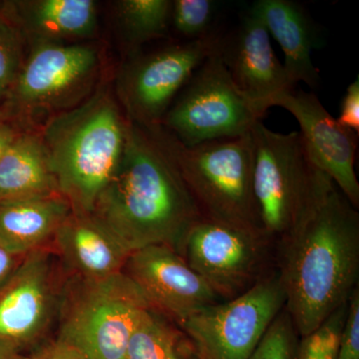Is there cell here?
<instances>
[{"label":"cell","mask_w":359,"mask_h":359,"mask_svg":"<svg viewBox=\"0 0 359 359\" xmlns=\"http://www.w3.org/2000/svg\"><path fill=\"white\" fill-rule=\"evenodd\" d=\"M283 237L280 283L299 337L346 304L359 278V215L318 170L308 199Z\"/></svg>","instance_id":"6da1fadb"},{"label":"cell","mask_w":359,"mask_h":359,"mask_svg":"<svg viewBox=\"0 0 359 359\" xmlns=\"http://www.w3.org/2000/svg\"><path fill=\"white\" fill-rule=\"evenodd\" d=\"M93 212L131 252L165 245L181 254L187 231L202 218L158 127L131 121L119 169Z\"/></svg>","instance_id":"7a4b0ae2"},{"label":"cell","mask_w":359,"mask_h":359,"mask_svg":"<svg viewBox=\"0 0 359 359\" xmlns=\"http://www.w3.org/2000/svg\"><path fill=\"white\" fill-rule=\"evenodd\" d=\"M129 121L107 90L53 118L43 142L61 196L73 212H93L121 163Z\"/></svg>","instance_id":"3957f363"},{"label":"cell","mask_w":359,"mask_h":359,"mask_svg":"<svg viewBox=\"0 0 359 359\" xmlns=\"http://www.w3.org/2000/svg\"><path fill=\"white\" fill-rule=\"evenodd\" d=\"M158 129L203 218L264 233L252 188L250 131L187 147L162 127Z\"/></svg>","instance_id":"277c9868"},{"label":"cell","mask_w":359,"mask_h":359,"mask_svg":"<svg viewBox=\"0 0 359 359\" xmlns=\"http://www.w3.org/2000/svg\"><path fill=\"white\" fill-rule=\"evenodd\" d=\"M149 309L150 302L123 271L97 280L72 276L61 294L57 339L85 359H125Z\"/></svg>","instance_id":"5b68a950"},{"label":"cell","mask_w":359,"mask_h":359,"mask_svg":"<svg viewBox=\"0 0 359 359\" xmlns=\"http://www.w3.org/2000/svg\"><path fill=\"white\" fill-rule=\"evenodd\" d=\"M261 119L231 79L219 48L180 91L160 126L182 145L191 147L243 136Z\"/></svg>","instance_id":"8992f818"},{"label":"cell","mask_w":359,"mask_h":359,"mask_svg":"<svg viewBox=\"0 0 359 359\" xmlns=\"http://www.w3.org/2000/svg\"><path fill=\"white\" fill-rule=\"evenodd\" d=\"M250 135L252 188L262 229L266 236H283L308 199L318 170L309 159L299 132H273L259 120Z\"/></svg>","instance_id":"52a82bcc"},{"label":"cell","mask_w":359,"mask_h":359,"mask_svg":"<svg viewBox=\"0 0 359 359\" xmlns=\"http://www.w3.org/2000/svg\"><path fill=\"white\" fill-rule=\"evenodd\" d=\"M285 306L280 276H273L235 299L205 306L181 327L201 359H249Z\"/></svg>","instance_id":"ba28073f"},{"label":"cell","mask_w":359,"mask_h":359,"mask_svg":"<svg viewBox=\"0 0 359 359\" xmlns=\"http://www.w3.org/2000/svg\"><path fill=\"white\" fill-rule=\"evenodd\" d=\"M222 39H205L170 45L135 59L127 68L121 94L131 122L146 128L160 126L180 91L205 59L218 51Z\"/></svg>","instance_id":"9c48e42d"},{"label":"cell","mask_w":359,"mask_h":359,"mask_svg":"<svg viewBox=\"0 0 359 359\" xmlns=\"http://www.w3.org/2000/svg\"><path fill=\"white\" fill-rule=\"evenodd\" d=\"M263 231L201 218L187 231L181 255L219 299L230 301L259 280Z\"/></svg>","instance_id":"30bf717a"},{"label":"cell","mask_w":359,"mask_h":359,"mask_svg":"<svg viewBox=\"0 0 359 359\" xmlns=\"http://www.w3.org/2000/svg\"><path fill=\"white\" fill-rule=\"evenodd\" d=\"M54 252H29L0 290V344L20 353L41 339L56 313L59 287Z\"/></svg>","instance_id":"8fae6325"},{"label":"cell","mask_w":359,"mask_h":359,"mask_svg":"<svg viewBox=\"0 0 359 359\" xmlns=\"http://www.w3.org/2000/svg\"><path fill=\"white\" fill-rule=\"evenodd\" d=\"M97 66L93 47L40 40L14 81V98L23 110L60 107L88 86Z\"/></svg>","instance_id":"7c38bea8"},{"label":"cell","mask_w":359,"mask_h":359,"mask_svg":"<svg viewBox=\"0 0 359 359\" xmlns=\"http://www.w3.org/2000/svg\"><path fill=\"white\" fill-rule=\"evenodd\" d=\"M273 106L289 111L299 122V135L316 169L334 181L354 208L359 207L355 173L358 135L342 126L313 93L292 89L273 99Z\"/></svg>","instance_id":"4fadbf2b"},{"label":"cell","mask_w":359,"mask_h":359,"mask_svg":"<svg viewBox=\"0 0 359 359\" xmlns=\"http://www.w3.org/2000/svg\"><path fill=\"white\" fill-rule=\"evenodd\" d=\"M123 273L131 278L153 309L176 318L181 325L218 295L173 248L149 245L131 252Z\"/></svg>","instance_id":"5bb4252c"},{"label":"cell","mask_w":359,"mask_h":359,"mask_svg":"<svg viewBox=\"0 0 359 359\" xmlns=\"http://www.w3.org/2000/svg\"><path fill=\"white\" fill-rule=\"evenodd\" d=\"M269 36L259 16L250 11L235 32L223 36L219 47L231 79L261 117L276 97L294 88Z\"/></svg>","instance_id":"9a60e30c"},{"label":"cell","mask_w":359,"mask_h":359,"mask_svg":"<svg viewBox=\"0 0 359 359\" xmlns=\"http://www.w3.org/2000/svg\"><path fill=\"white\" fill-rule=\"evenodd\" d=\"M52 244L72 276L97 280L121 273L131 252L94 212H71Z\"/></svg>","instance_id":"2e32d148"},{"label":"cell","mask_w":359,"mask_h":359,"mask_svg":"<svg viewBox=\"0 0 359 359\" xmlns=\"http://www.w3.org/2000/svg\"><path fill=\"white\" fill-rule=\"evenodd\" d=\"M72 212L63 196L0 202V247L16 257L46 247Z\"/></svg>","instance_id":"e0dca14e"},{"label":"cell","mask_w":359,"mask_h":359,"mask_svg":"<svg viewBox=\"0 0 359 359\" xmlns=\"http://www.w3.org/2000/svg\"><path fill=\"white\" fill-rule=\"evenodd\" d=\"M250 11L282 48L283 65L292 85L304 82L316 88L320 81V73L311 60L316 34L304 7L290 0H259Z\"/></svg>","instance_id":"ac0fdd59"},{"label":"cell","mask_w":359,"mask_h":359,"mask_svg":"<svg viewBox=\"0 0 359 359\" xmlns=\"http://www.w3.org/2000/svg\"><path fill=\"white\" fill-rule=\"evenodd\" d=\"M57 194L41 136L18 135L0 159V202Z\"/></svg>","instance_id":"d6986e66"},{"label":"cell","mask_w":359,"mask_h":359,"mask_svg":"<svg viewBox=\"0 0 359 359\" xmlns=\"http://www.w3.org/2000/svg\"><path fill=\"white\" fill-rule=\"evenodd\" d=\"M26 26L40 40L81 39L95 30L97 11L92 0H36L23 2Z\"/></svg>","instance_id":"ffe728a7"},{"label":"cell","mask_w":359,"mask_h":359,"mask_svg":"<svg viewBox=\"0 0 359 359\" xmlns=\"http://www.w3.org/2000/svg\"><path fill=\"white\" fill-rule=\"evenodd\" d=\"M125 359H201L192 342L171 323L149 309L130 339Z\"/></svg>","instance_id":"44dd1931"},{"label":"cell","mask_w":359,"mask_h":359,"mask_svg":"<svg viewBox=\"0 0 359 359\" xmlns=\"http://www.w3.org/2000/svg\"><path fill=\"white\" fill-rule=\"evenodd\" d=\"M170 0H121L116 4L117 16L126 39L140 45L164 37L170 27Z\"/></svg>","instance_id":"7402d4cb"},{"label":"cell","mask_w":359,"mask_h":359,"mask_svg":"<svg viewBox=\"0 0 359 359\" xmlns=\"http://www.w3.org/2000/svg\"><path fill=\"white\" fill-rule=\"evenodd\" d=\"M215 13L216 4L211 0H175L170 25L186 41L205 39L215 33L212 30Z\"/></svg>","instance_id":"603a6c76"},{"label":"cell","mask_w":359,"mask_h":359,"mask_svg":"<svg viewBox=\"0 0 359 359\" xmlns=\"http://www.w3.org/2000/svg\"><path fill=\"white\" fill-rule=\"evenodd\" d=\"M299 337L289 313L283 309L249 359H299Z\"/></svg>","instance_id":"cb8c5ba5"},{"label":"cell","mask_w":359,"mask_h":359,"mask_svg":"<svg viewBox=\"0 0 359 359\" xmlns=\"http://www.w3.org/2000/svg\"><path fill=\"white\" fill-rule=\"evenodd\" d=\"M347 302L334 311L313 334L302 337L299 359H335L342 325L346 320Z\"/></svg>","instance_id":"d4e9b609"},{"label":"cell","mask_w":359,"mask_h":359,"mask_svg":"<svg viewBox=\"0 0 359 359\" xmlns=\"http://www.w3.org/2000/svg\"><path fill=\"white\" fill-rule=\"evenodd\" d=\"M23 65L22 44L18 30L0 18V86H13Z\"/></svg>","instance_id":"484cf974"},{"label":"cell","mask_w":359,"mask_h":359,"mask_svg":"<svg viewBox=\"0 0 359 359\" xmlns=\"http://www.w3.org/2000/svg\"><path fill=\"white\" fill-rule=\"evenodd\" d=\"M335 359H359V289L347 301L346 320L340 332Z\"/></svg>","instance_id":"4316f807"},{"label":"cell","mask_w":359,"mask_h":359,"mask_svg":"<svg viewBox=\"0 0 359 359\" xmlns=\"http://www.w3.org/2000/svg\"><path fill=\"white\" fill-rule=\"evenodd\" d=\"M337 121L359 134V78L347 87L340 104V114Z\"/></svg>","instance_id":"83f0119b"},{"label":"cell","mask_w":359,"mask_h":359,"mask_svg":"<svg viewBox=\"0 0 359 359\" xmlns=\"http://www.w3.org/2000/svg\"><path fill=\"white\" fill-rule=\"evenodd\" d=\"M21 359H85L79 351L69 344L56 339L50 344L42 346L28 356H22Z\"/></svg>","instance_id":"f1b7e54d"},{"label":"cell","mask_w":359,"mask_h":359,"mask_svg":"<svg viewBox=\"0 0 359 359\" xmlns=\"http://www.w3.org/2000/svg\"><path fill=\"white\" fill-rule=\"evenodd\" d=\"M22 257L13 256L0 247V290L8 282Z\"/></svg>","instance_id":"f546056e"},{"label":"cell","mask_w":359,"mask_h":359,"mask_svg":"<svg viewBox=\"0 0 359 359\" xmlns=\"http://www.w3.org/2000/svg\"><path fill=\"white\" fill-rule=\"evenodd\" d=\"M18 134L15 133L13 127L7 123L0 120V159L6 152V149L13 143Z\"/></svg>","instance_id":"4dcf8cb0"},{"label":"cell","mask_w":359,"mask_h":359,"mask_svg":"<svg viewBox=\"0 0 359 359\" xmlns=\"http://www.w3.org/2000/svg\"><path fill=\"white\" fill-rule=\"evenodd\" d=\"M22 355L20 353L11 351L8 347L0 344V359H21Z\"/></svg>","instance_id":"1f68e13d"},{"label":"cell","mask_w":359,"mask_h":359,"mask_svg":"<svg viewBox=\"0 0 359 359\" xmlns=\"http://www.w3.org/2000/svg\"><path fill=\"white\" fill-rule=\"evenodd\" d=\"M6 89L2 88L1 86H0V120L1 119V115H2V104H4V94H6Z\"/></svg>","instance_id":"d6a6232c"}]
</instances>
